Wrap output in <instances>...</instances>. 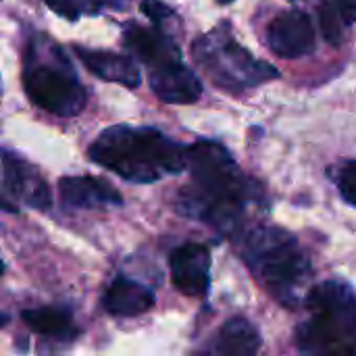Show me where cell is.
<instances>
[{
  "label": "cell",
  "instance_id": "cell-21",
  "mask_svg": "<svg viewBox=\"0 0 356 356\" xmlns=\"http://www.w3.org/2000/svg\"><path fill=\"white\" fill-rule=\"evenodd\" d=\"M340 17L344 19L346 25H353L356 21V0H334Z\"/></svg>",
  "mask_w": 356,
  "mask_h": 356
},
{
  "label": "cell",
  "instance_id": "cell-1",
  "mask_svg": "<svg viewBox=\"0 0 356 356\" xmlns=\"http://www.w3.org/2000/svg\"><path fill=\"white\" fill-rule=\"evenodd\" d=\"M186 169L192 184L179 192L177 211L223 234H236L246 207L261 198L259 186L242 173L225 146L211 140L186 146Z\"/></svg>",
  "mask_w": 356,
  "mask_h": 356
},
{
  "label": "cell",
  "instance_id": "cell-23",
  "mask_svg": "<svg viewBox=\"0 0 356 356\" xmlns=\"http://www.w3.org/2000/svg\"><path fill=\"white\" fill-rule=\"evenodd\" d=\"M221 4H227V2H232V0H219Z\"/></svg>",
  "mask_w": 356,
  "mask_h": 356
},
{
  "label": "cell",
  "instance_id": "cell-16",
  "mask_svg": "<svg viewBox=\"0 0 356 356\" xmlns=\"http://www.w3.org/2000/svg\"><path fill=\"white\" fill-rule=\"evenodd\" d=\"M23 321L27 323V327L40 336H48V338H69L73 336V317L67 309H58V307H44V309H33V311H25Z\"/></svg>",
  "mask_w": 356,
  "mask_h": 356
},
{
  "label": "cell",
  "instance_id": "cell-4",
  "mask_svg": "<svg viewBox=\"0 0 356 356\" xmlns=\"http://www.w3.org/2000/svg\"><path fill=\"white\" fill-rule=\"evenodd\" d=\"M309 317L296 327L294 342L302 355L356 356V292L332 280L307 294Z\"/></svg>",
  "mask_w": 356,
  "mask_h": 356
},
{
  "label": "cell",
  "instance_id": "cell-5",
  "mask_svg": "<svg viewBox=\"0 0 356 356\" xmlns=\"http://www.w3.org/2000/svg\"><path fill=\"white\" fill-rule=\"evenodd\" d=\"M23 88L27 98L56 115L75 117L83 111L88 94L60 46L46 35L29 40L23 58Z\"/></svg>",
  "mask_w": 356,
  "mask_h": 356
},
{
  "label": "cell",
  "instance_id": "cell-7",
  "mask_svg": "<svg viewBox=\"0 0 356 356\" xmlns=\"http://www.w3.org/2000/svg\"><path fill=\"white\" fill-rule=\"evenodd\" d=\"M2 161V192L0 207L4 211H17L15 202H23L38 211H48L52 204L50 188L44 177L25 159L15 152L0 150Z\"/></svg>",
  "mask_w": 356,
  "mask_h": 356
},
{
  "label": "cell",
  "instance_id": "cell-19",
  "mask_svg": "<svg viewBox=\"0 0 356 356\" xmlns=\"http://www.w3.org/2000/svg\"><path fill=\"white\" fill-rule=\"evenodd\" d=\"M336 184L340 196L350 207H356V161H344L336 171Z\"/></svg>",
  "mask_w": 356,
  "mask_h": 356
},
{
  "label": "cell",
  "instance_id": "cell-25",
  "mask_svg": "<svg viewBox=\"0 0 356 356\" xmlns=\"http://www.w3.org/2000/svg\"><path fill=\"white\" fill-rule=\"evenodd\" d=\"M290 2H296V0H290Z\"/></svg>",
  "mask_w": 356,
  "mask_h": 356
},
{
  "label": "cell",
  "instance_id": "cell-22",
  "mask_svg": "<svg viewBox=\"0 0 356 356\" xmlns=\"http://www.w3.org/2000/svg\"><path fill=\"white\" fill-rule=\"evenodd\" d=\"M8 323V315L6 313H0V327H4Z\"/></svg>",
  "mask_w": 356,
  "mask_h": 356
},
{
  "label": "cell",
  "instance_id": "cell-11",
  "mask_svg": "<svg viewBox=\"0 0 356 356\" xmlns=\"http://www.w3.org/2000/svg\"><path fill=\"white\" fill-rule=\"evenodd\" d=\"M125 48L140 58L148 69L161 67L173 60H181V52L175 44V40L161 27H140L129 25L123 33Z\"/></svg>",
  "mask_w": 356,
  "mask_h": 356
},
{
  "label": "cell",
  "instance_id": "cell-15",
  "mask_svg": "<svg viewBox=\"0 0 356 356\" xmlns=\"http://www.w3.org/2000/svg\"><path fill=\"white\" fill-rule=\"evenodd\" d=\"M261 344L263 340L259 330L250 321L234 317L219 330L213 353L227 356H250L261 350Z\"/></svg>",
  "mask_w": 356,
  "mask_h": 356
},
{
  "label": "cell",
  "instance_id": "cell-12",
  "mask_svg": "<svg viewBox=\"0 0 356 356\" xmlns=\"http://www.w3.org/2000/svg\"><path fill=\"white\" fill-rule=\"evenodd\" d=\"M58 194H60L63 204L73 207V209H94L100 204L119 207L123 202L121 194L111 184L98 177H88V175L60 177Z\"/></svg>",
  "mask_w": 356,
  "mask_h": 356
},
{
  "label": "cell",
  "instance_id": "cell-8",
  "mask_svg": "<svg viewBox=\"0 0 356 356\" xmlns=\"http://www.w3.org/2000/svg\"><path fill=\"white\" fill-rule=\"evenodd\" d=\"M267 44L282 58H300L315 52V27L305 10L290 8L267 27Z\"/></svg>",
  "mask_w": 356,
  "mask_h": 356
},
{
  "label": "cell",
  "instance_id": "cell-9",
  "mask_svg": "<svg viewBox=\"0 0 356 356\" xmlns=\"http://www.w3.org/2000/svg\"><path fill=\"white\" fill-rule=\"evenodd\" d=\"M171 282L186 296H204L211 286V252L202 244H184L169 259Z\"/></svg>",
  "mask_w": 356,
  "mask_h": 356
},
{
  "label": "cell",
  "instance_id": "cell-24",
  "mask_svg": "<svg viewBox=\"0 0 356 356\" xmlns=\"http://www.w3.org/2000/svg\"><path fill=\"white\" fill-rule=\"evenodd\" d=\"M0 275H2V263H0Z\"/></svg>",
  "mask_w": 356,
  "mask_h": 356
},
{
  "label": "cell",
  "instance_id": "cell-13",
  "mask_svg": "<svg viewBox=\"0 0 356 356\" xmlns=\"http://www.w3.org/2000/svg\"><path fill=\"white\" fill-rule=\"evenodd\" d=\"M73 50L92 75L125 88L140 86V69L134 63V58L108 50H92L81 46H75Z\"/></svg>",
  "mask_w": 356,
  "mask_h": 356
},
{
  "label": "cell",
  "instance_id": "cell-14",
  "mask_svg": "<svg viewBox=\"0 0 356 356\" xmlns=\"http://www.w3.org/2000/svg\"><path fill=\"white\" fill-rule=\"evenodd\" d=\"M102 307L115 317H138L154 307V292L134 280L117 277L104 292Z\"/></svg>",
  "mask_w": 356,
  "mask_h": 356
},
{
  "label": "cell",
  "instance_id": "cell-17",
  "mask_svg": "<svg viewBox=\"0 0 356 356\" xmlns=\"http://www.w3.org/2000/svg\"><path fill=\"white\" fill-rule=\"evenodd\" d=\"M56 15L77 21L81 15H96L104 8H127L129 0H44Z\"/></svg>",
  "mask_w": 356,
  "mask_h": 356
},
{
  "label": "cell",
  "instance_id": "cell-20",
  "mask_svg": "<svg viewBox=\"0 0 356 356\" xmlns=\"http://www.w3.org/2000/svg\"><path fill=\"white\" fill-rule=\"evenodd\" d=\"M142 13L161 29L165 27V23L169 19H177L175 13L171 10V6H167L165 2H159V0H144L142 2Z\"/></svg>",
  "mask_w": 356,
  "mask_h": 356
},
{
  "label": "cell",
  "instance_id": "cell-3",
  "mask_svg": "<svg viewBox=\"0 0 356 356\" xmlns=\"http://www.w3.org/2000/svg\"><path fill=\"white\" fill-rule=\"evenodd\" d=\"M242 259L259 284L284 307H296L311 275V261L298 240L277 227L259 225L244 232Z\"/></svg>",
  "mask_w": 356,
  "mask_h": 356
},
{
  "label": "cell",
  "instance_id": "cell-18",
  "mask_svg": "<svg viewBox=\"0 0 356 356\" xmlns=\"http://www.w3.org/2000/svg\"><path fill=\"white\" fill-rule=\"evenodd\" d=\"M319 19H321V31L325 35V40L334 46H338L344 38V19L340 17L338 8L334 2H325L319 8Z\"/></svg>",
  "mask_w": 356,
  "mask_h": 356
},
{
  "label": "cell",
  "instance_id": "cell-6",
  "mask_svg": "<svg viewBox=\"0 0 356 356\" xmlns=\"http://www.w3.org/2000/svg\"><path fill=\"white\" fill-rule=\"evenodd\" d=\"M192 54L209 79L227 92L257 88L280 77L273 65L254 58L236 42L227 23L200 35L192 46Z\"/></svg>",
  "mask_w": 356,
  "mask_h": 356
},
{
  "label": "cell",
  "instance_id": "cell-2",
  "mask_svg": "<svg viewBox=\"0 0 356 356\" xmlns=\"http://www.w3.org/2000/svg\"><path fill=\"white\" fill-rule=\"evenodd\" d=\"M90 159L134 184H152L186 169V146L152 127L113 125L90 146Z\"/></svg>",
  "mask_w": 356,
  "mask_h": 356
},
{
  "label": "cell",
  "instance_id": "cell-10",
  "mask_svg": "<svg viewBox=\"0 0 356 356\" xmlns=\"http://www.w3.org/2000/svg\"><path fill=\"white\" fill-rule=\"evenodd\" d=\"M148 83L150 90L167 104H192L202 96L198 75L181 60L152 67L148 73Z\"/></svg>",
  "mask_w": 356,
  "mask_h": 356
}]
</instances>
